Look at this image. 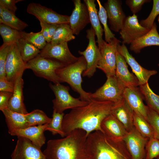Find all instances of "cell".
<instances>
[{"label": "cell", "mask_w": 159, "mask_h": 159, "mask_svg": "<svg viewBox=\"0 0 159 159\" xmlns=\"http://www.w3.org/2000/svg\"><path fill=\"white\" fill-rule=\"evenodd\" d=\"M113 105L110 101L91 100L85 105L72 109L64 115L63 120L65 136L76 129L84 131L87 136L95 131L102 132V122L111 114Z\"/></svg>", "instance_id": "1"}, {"label": "cell", "mask_w": 159, "mask_h": 159, "mask_svg": "<svg viewBox=\"0 0 159 159\" xmlns=\"http://www.w3.org/2000/svg\"><path fill=\"white\" fill-rule=\"evenodd\" d=\"M87 137L84 131L75 130L63 138L48 140L43 153L47 159H87Z\"/></svg>", "instance_id": "2"}, {"label": "cell", "mask_w": 159, "mask_h": 159, "mask_svg": "<svg viewBox=\"0 0 159 159\" xmlns=\"http://www.w3.org/2000/svg\"><path fill=\"white\" fill-rule=\"evenodd\" d=\"M86 151L87 159H132L123 140L111 139L100 131L87 136Z\"/></svg>", "instance_id": "3"}, {"label": "cell", "mask_w": 159, "mask_h": 159, "mask_svg": "<svg viewBox=\"0 0 159 159\" xmlns=\"http://www.w3.org/2000/svg\"><path fill=\"white\" fill-rule=\"evenodd\" d=\"M87 68V62L84 57L81 56L75 62L56 70V73L63 82L67 83L74 91L80 95L79 98L83 101L89 102L91 92L85 91L82 88V75Z\"/></svg>", "instance_id": "4"}, {"label": "cell", "mask_w": 159, "mask_h": 159, "mask_svg": "<svg viewBox=\"0 0 159 159\" xmlns=\"http://www.w3.org/2000/svg\"><path fill=\"white\" fill-rule=\"evenodd\" d=\"M64 66L59 62L39 55L25 63V69H31L36 76L52 82L54 84H58L63 82L56 73V70Z\"/></svg>", "instance_id": "5"}, {"label": "cell", "mask_w": 159, "mask_h": 159, "mask_svg": "<svg viewBox=\"0 0 159 159\" xmlns=\"http://www.w3.org/2000/svg\"><path fill=\"white\" fill-rule=\"evenodd\" d=\"M49 86L54 92L55 98L52 101L53 110L57 112L62 113L68 109H73L87 104L88 102L75 98L70 94L69 87L60 83H49Z\"/></svg>", "instance_id": "6"}, {"label": "cell", "mask_w": 159, "mask_h": 159, "mask_svg": "<svg viewBox=\"0 0 159 159\" xmlns=\"http://www.w3.org/2000/svg\"><path fill=\"white\" fill-rule=\"evenodd\" d=\"M125 87L115 76L107 77L104 85L93 93H91V100L109 101L116 104L124 98Z\"/></svg>", "instance_id": "7"}, {"label": "cell", "mask_w": 159, "mask_h": 159, "mask_svg": "<svg viewBox=\"0 0 159 159\" xmlns=\"http://www.w3.org/2000/svg\"><path fill=\"white\" fill-rule=\"evenodd\" d=\"M86 37L88 40V45L85 50H79L78 53L84 57L87 62V68L82 76L90 78L96 71L101 56L100 49L96 43L94 30L91 27L86 30Z\"/></svg>", "instance_id": "8"}, {"label": "cell", "mask_w": 159, "mask_h": 159, "mask_svg": "<svg viewBox=\"0 0 159 159\" xmlns=\"http://www.w3.org/2000/svg\"><path fill=\"white\" fill-rule=\"evenodd\" d=\"M120 42L116 37L109 43L105 41L100 49L101 56L97 68L103 71L107 77L115 76L116 54Z\"/></svg>", "instance_id": "9"}, {"label": "cell", "mask_w": 159, "mask_h": 159, "mask_svg": "<svg viewBox=\"0 0 159 159\" xmlns=\"http://www.w3.org/2000/svg\"><path fill=\"white\" fill-rule=\"evenodd\" d=\"M39 55L59 62L65 66L75 62L79 58L72 54L67 42L55 45H52L50 43H47L45 47L40 50Z\"/></svg>", "instance_id": "10"}, {"label": "cell", "mask_w": 159, "mask_h": 159, "mask_svg": "<svg viewBox=\"0 0 159 159\" xmlns=\"http://www.w3.org/2000/svg\"><path fill=\"white\" fill-rule=\"evenodd\" d=\"M26 11L35 16L38 20H41L47 24H69V16L58 14L39 4H29L27 6Z\"/></svg>", "instance_id": "11"}, {"label": "cell", "mask_w": 159, "mask_h": 159, "mask_svg": "<svg viewBox=\"0 0 159 159\" xmlns=\"http://www.w3.org/2000/svg\"><path fill=\"white\" fill-rule=\"evenodd\" d=\"M149 139L144 137L134 126L123 138L132 159H145V146Z\"/></svg>", "instance_id": "12"}, {"label": "cell", "mask_w": 159, "mask_h": 159, "mask_svg": "<svg viewBox=\"0 0 159 159\" xmlns=\"http://www.w3.org/2000/svg\"><path fill=\"white\" fill-rule=\"evenodd\" d=\"M25 64L17 48L16 43L12 44L5 66L7 79L15 84L17 79L23 75L25 70Z\"/></svg>", "instance_id": "13"}, {"label": "cell", "mask_w": 159, "mask_h": 159, "mask_svg": "<svg viewBox=\"0 0 159 159\" xmlns=\"http://www.w3.org/2000/svg\"><path fill=\"white\" fill-rule=\"evenodd\" d=\"M149 30L142 26L138 21L137 15L133 14L126 17L119 32L122 43L130 44Z\"/></svg>", "instance_id": "14"}, {"label": "cell", "mask_w": 159, "mask_h": 159, "mask_svg": "<svg viewBox=\"0 0 159 159\" xmlns=\"http://www.w3.org/2000/svg\"><path fill=\"white\" fill-rule=\"evenodd\" d=\"M17 139L11 159H47L41 149L30 140L21 137H17Z\"/></svg>", "instance_id": "15"}, {"label": "cell", "mask_w": 159, "mask_h": 159, "mask_svg": "<svg viewBox=\"0 0 159 159\" xmlns=\"http://www.w3.org/2000/svg\"><path fill=\"white\" fill-rule=\"evenodd\" d=\"M74 8L69 16V24L74 34L78 35L90 23L87 8L80 0H73Z\"/></svg>", "instance_id": "16"}, {"label": "cell", "mask_w": 159, "mask_h": 159, "mask_svg": "<svg viewBox=\"0 0 159 159\" xmlns=\"http://www.w3.org/2000/svg\"><path fill=\"white\" fill-rule=\"evenodd\" d=\"M118 52L124 58L126 62L130 66L132 72L138 79L139 86L147 82L150 77L155 75L158 72L155 70H148L142 67L130 54L125 44H119L117 47Z\"/></svg>", "instance_id": "17"}, {"label": "cell", "mask_w": 159, "mask_h": 159, "mask_svg": "<svg viewBox=\"0 0 159 159\" xmlns=\"http://www.w3.org/2000/svg\"><path fill=\"white\" fill-rule=\"evenodd\" d=\"M122 5L119 0H108L104 4L110 29L115 32H120L126 18Z\"/></svg>", "instance_id": "18"}, {"label": "cell", "mask_w": 159, "mask_h": 159, "mask_svg": "<svg viewBox=\"0 0 159 159\" xmlns=\"http://www.w3.org/2000/svg\"><path fill=\"white\" fill-rule=\"evenodd\" d=\"M124 97L133 111L140 114L147 120L148 107L143 103L144 97L140 88L125 87Z\"/></svg>", "instance_id": "19"}, {"label": "cell", "mask_w": 159, "mask_h": 159, "mask_svg": "<svg viewBox=\"0 0 159 159\" xmlns=\"http://www.w3.org/2000/svg\"><path fill=\"white\" fill-rule=\"evenodd\" d=\"M47 124L31 126L24 128L15 130L12 131L10 134L11 136L27 138L41 149L45 143L46 140L44 132Z\"/></svg>", "instance_id": "20"}, {"label": "cell", "mask_w": 159, "mask_h": 159, "mask_svg": "<svg viewBox=\"0 0 159 159\" xmlns=\"http://www.w3.org/2000/svg\"><path fill=\"white\" fill-rule=\"evenodd\" d=\"M115 76L125 87H136L139 86L138 79L129 71L124 58L117 50L116 54Z\"/></svg>", "instance_id": "21"}, {"label": "cell", "mask_w": 159, "mask_h": 159, "mask_svg": "<svg viewBox=\"0 0 159 159\" xmlns=\"http://www.w3.org/2000/svg\"><path fill=\"white\" fill-rule=\"evenodd\" d=\"M101 127L106 136L115 140H123L127 132L122 124L112 114L103 120Z\"/></svg>", "instance_id": "22"}, {"label": "cell", "mask_w": 159, "mask_h": 159, "mask_svg": "<svg viewBox=\"0 0 159 159\" xmlns=\"http://www.w3.org/2000/svg\"><path fill=\"white\" fill-rule=\"evenodd\" d=\"M133 112L124 98L119 103L114 104L111 114L122 124L128 132L134 127Z\"/></svg>", "instance_id": "23"}, {"label": "cell", "mask_w": 159, "mask_h": 159, "mask_svg": "<svg viewBox=\"0 0 159 159\" xmlns=\"http://www.w3.org/2000/svg\"><path fill=\"white\" fill-rule=\"evenodd\" d=\"M22 75L18 78L14 84L13 94L9 101L8 108L15 112L26 114L28 112L24 103Z\"/></svg>", "instance_id": "24"}, {"label": "cell", "mask_w": 159, "mask_h": 159, "mask_svg": "<svg viewBox=\"0 0 159 159\" xmlns=\"http://www.w3.org/2000/svg\"><path fill=\"white\" fill-rule=\"evenodd\" d=\"M153 46H159V34L155 22L147 33L130 44V48L131 51L138 53L143 48Z\"/></svg>", "instance_id": "25"}, {"label": "cell", "mask_w": 159, "mask_h": 159, "mask_svg": "<svg viewBox=\"0 0 159 159\" xmlns=\"http://www.w3.org/2000/svg\"><path fill=\"white\" fill-rule=\"evenodd\" d=\"M83 1L87 8L91 27L95 32L97 37L96 42L97 43L98 46L100 49L105 41L102 38L104 30L100 24L95 0H84Z\"/></svg>", "instance_id": "26"}, {"label": "cell", "mask_w": 159, "mask_h": 159, "mask_svg": "<svg viewBox=\"0 0 159 159\" xmlns=\"http://www.w3.org/2000/svg\"><path fill=\"white\" fill-rule=\"evenodd\" d=\"M1 111L5 117L8 132L9 134L14 130L29 127L27 122L25 114L14 112L8 108L3 110Z\"/></svg>", "instance_id": "27"}, {"label": "cell", "mask_w": 159, "mask_h": 159, "mask_svg": "<svg viewBox=\"0 0 159 159\" xmlns=\"http://www.w3.org/2000/svg\"><path fill=\"white\" fill-rule=\"evenodd\" d=\"M0 24H4L19 31H22L28 26L27 23L19 19L15 14L1 5Z\"/></svg>", "instance_id": "28"}, {"label": "cell", "mask_w": 159, "mask_h": 159, "mask_svg": "<svg viewBox=\"0 0 159 159\" xmlns=\"http://www.w3.org/2000/svg\"><path fill=\"white\" fill-rule=\"evenodd\" d=\"M16 44L25 64L38 56L40 52V49L22 38Z\"/></svg>", "instance_id": "29"}, {"label": "cell", "mask_w": 159, "mask_h": 159, "mask_svg": "<svg viewBox=\"0 0 159 159\" xmlns=\"http://www.w3.org/2000/svg\"><path fill=\"white\" fill-rule=\"evenodd\" d=\"M69 24H59L50 43L55 45L75 39V37Z\"/></svg>", "instance_id": "30"}, {"label": "cell", "mask_w": 159, "mask_h": 159, "mask_svg": "<svg viewBox=\"0 0 159 159\" xmlns=\"http://www.w3.org/2000/svg\"><path fill=\"white\" fill-rule=\"evenodd\" d=\"M133 118L134 126L142 136L148 139L153 137L152 126L143 116L134 112Z\"/></svg>", "instance_id": "31"}, {"label": "cell", "mask_w": 159, "mask_h": 159, "mask_svg": "<svg viewBox=\"0 0 159 159\" xmlns=\"http://www.w3.org/2000/svg\"><path fill=\"white\" fill-rule=\"evenodd\" d=\"M139 86L147 106L159 115V95L152 90L148 82Z\"/></svg>", "instance_id": "32"}, {"label": "cell", "mask_w": 159, "mask_h": 159, "mask_svg": "<svg viewBox=\"0 0 159 159\" xmlns=\"http://www.w3.org/2000/svg\"><path fill=\"white\" fill-rule=\"evenodd\" d=\"M25 115L29 126L48 124L52 119L42 110L38 109L34 110Z\"/></svg>", "instance_id": "33"}, {"label": "cell", "mask_w": 159, "mask_h": 159, "mask_svg": "<svg viewBox=\"0 0 159 159\" xmlns=\"http://www.w3.org/2000/svg\"><path fill=\"white\" fill-rule=\"evenodd\" d=\"M21 31L4 24H0V34L4 44H12L16 43L21 38Z\"/></svg>", "instance_id": "34"}, {"label": "cell", "mask_w": 159, "mask_h": 159, "mask_svg": "<svg viewBox=\"0 0 159 159\" xmlns=\"http://www.w3.org/2000/svg\"><path fill=\"white\" fill-rule=\"evenodd\" d=\"M64 114V112L59 113L53 111L52 117L50 122L48 124L46 130L50 131L53 135H59L62 137L65 136L62 129V124Z\"/></svg>", "instance_id": "35"}, {"label": "cell", "mask_w": 159, "mask_h": 159, "mask_svg": "<svg viewBox=\"0 0 159 159\" xmlns=\"http://www.w3.org/2000/svg\"><path fill=\"white\" fill-rule=\"evenodd\" d=\"M97 1L99 7L98 15L99 20L104 27L105 41L106 42L109 43L112 39L115 38V35L112 32L108 25L107 24L108 18L105 9L102 5L100 0H97Z\"/></svg>", "instance_id": "36"}, {"label": "cell", "mask_w": 159, "mask_h": 159, "mask_svg": "<svg viewBox=\"0 0 159 159\" xmlns=\"http://www.w3.org/2000/svg\"><path fill=\"white\" fill-rule=\"evenodd\" d=\"M21 38L34 45L39 49H42L47 43L41 31L27 33L21 31Z\"/></svg>", "instance_id": "37"}, {"label": "cell", "mask_w": 159, "mask_h": 159, "mask_svg": "<svg viewBox=\"0 0 159 159\" xmlns=\"http://www.w3.org/2000/svg\"><path fill=\"white\" fill-rule=\"evenodd\" d=\"M145 159H153L159 156V139L154 137L149 139L145 146Z\"/></svg>", "instance_id": "38"}, {"label": "cell", "mask_w": 159, "mask_h": 159, "mask_svg": "<svg viewBox=\"0 0 159 159\" xmlns=\"http://www.w3.org/2000/svg\"><path fill=\"white\" fill-rule=\"evenodd\" d=\"M158 15H159V0H153L152 9L150 14L146 19L141 20L139 23L142 26L150 30Z\"/></svg>", "instance_id": "39"}, {"label": "cell", "mask_w": 159, "mask_h": 159, "mask_svg": "<svg viewBox=\"0 0 159 159\" xmlns=\"http://www.w3.org/2000/svg\"><path fill=\"white\" fill-rule=\"evenodd\" d=\"M147 120L153 129V137L159 139V115L148 107Z\"/></svg>", "instance_id": "40"}, {"label": "cell", "mask_w": 159, "mask_h": 159, "mask_svg": "<svg viewBox=\"0 0 159 159\" xmlns=\"http://www.w3.org/2000/svg\"><path fill=\"white\" fill-rule=\"evenodd\" d=\"M12 44L3 43L0 46V78L6 77L5 71V64L10 49Z\"/></svg>", "instance_id": "41"}, {"label": "cell", "mask_w": 159, "mask_h": 159, "mask_svg": "<svg viewBox=\"0 0 159 159\" xmlns=\"http://www.w3.org/2000/svg\"><path fill=\"white\" fill-rule=\"evenodd\" d=\"M150 1L149 0H127L126 3L133 14H136L140 10L143 5Z\"/></svg>", "instance_id": "42"}, {"label": "cell", "mask_w": 159, "mask_h": 159, "mask_svg": "<svg viewBox=\"0 0 159 159\" xmlns=\"http://www.w3.org/2000/svg\"><path fill=\"white\" fill-rule=\"evenodd\" d=\"M23 0H0V5L2 6L7 10L15 14L17 9L16 5L17 3L23 1Z\"/></svg>", "instance_id": "43"}, {"label": "cell", "mask_w": 159, "mask_h": 159, "mask_svg": "<svg viewBox=\"0 0 159 159\" xmlns=\"http://www.w3.org/2000/svg\"><path fill=\"white\" fill-rule=\"evenodd\" d=\"M14 84L9 81L6 77L0 78V91L13 93Z\"/></svg>", "instance_id": "44"}, {"label": "cell", "mask_w": 159, "mask_h": 159, "mask_svg": "<svg viewBox=\"0 0 159 159\" xmlns=\"http://www.w3.org/2000/svg\"><path fill=\"white\" fill-rule=\"evenodd\" d=\"M13 94L12 93L0 91V110L8 108L9 101Z\"/></svg>", "instance_id": "45"}, {"label": "cell", "mask_w": 159, "mask_h": 159, "mask_svg": "<svg viewBox=\"0 0 159 159\" xmlns=\"http://www.w3.org/2000/svg\"><path fill=\"white\" fill-rule=\"evenodd\" d=\"M40 22V25L41 27V30L40 31L42 34L47 43L50 42L51 39L50 37L48 30L45 24V22L41 20H39Z\"/></svg>", "instance_id": "46"}, {"label": "cell", "mask_w": 159, "mask_h": 159, "mask_svg": "<svg viewBox=\"0 0 159 159\" xmlns=\"http://www.w3.org/2000/svg\"><path fill=\"white\" fill-rule=\"evenodd\" d=\"M45 23L48 30L50 37L52 40V38L59 24H49L45 22Z\"/></svg>", "instance_id": "47"}, {"label": "cell", "mask_w": 159, "mask_h": 159, "mask_svg": "<svg viewBox=\"0 0 159 159\" xmlns=\"http://www.w3.org/2000/svg\"><path fill=\"white\" fill-rule=\"evenodd\" d=\"M158 23H159V15H158Z\"/></svg>", "instance_id": "48"}, {"label": "cell", "mask_w": 159, "mask_h": 159, "mask_svg": "<svg viewBox=\"0 0 159 159\" xmlns=\"http://www.w3.org/2000/svg\"><path fill=\"white\" fill-rule=\"evenodd\" d=\"M156 159H159V156Z\"/></svg>", "instance_id": "49"}, {"label": "cell", "mask_w": 159, "mask_h": 159, "mask_svg": "<svg viewBox=\"0 0 159 159\" xmlns=\"http://www.w3.org/2000/svg\"><path fill=\"white\" fill-rule=\"evenodd\" d=\"M158 66L159 67V63L158 64Z\"/></svg>", "instance_id": "50"}]
</instances>
